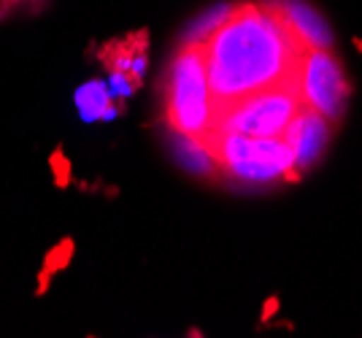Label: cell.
Listing matches in <instances>:
<instances>
[{"instance_id": "5", "label": "cell", "mask_w": 362, "mask_h": 338, "mask_svg": "<svg viewBox=\"0 0 362 338\" xmlns=\"http://www.w3.org/2000/svg\"><path fill=\"white\" fill-rule=\"evenodd\" d=\"M298 84H300L303 103L317 108L330 124L341 122V117L346 114L351 84L344 74V65L332 54V49H308L305 52Z\"/></svg>"}, {"instance_id": "4", "label": "cell", "mask_w": 362, "mask_h": 338, "mask_svg": "<svg viewBox=\"0 0 362 338\" xmlns=\"http://www.w3.org/2000/svg\"><path fill=\"white\" fill-rule=\"evenodd\" d=\"M300 84H276L262 93L243 98L238 103L219 108L214 114V130L225 133H241L255 139H276L284 136L287 124L292 122L295 111L300 108Z\"/></svg>"}, {"instance_id": "12", "label": "cell", "mask_w": 362, "mask_h": 338, "mask_svg": "<svg viewBox=\"0 0 362 338\" xmlns=\"http://www.w3.org/2000/svg\"><path fill=\"white\" fill-rule=\"evenodd\" d=\"M41 6H44V0H0V19L16 14V11H35Z\"/></svg>"}, {"instance_id": "2", "label": "cell", "mask_w": 362, "mask_h": 338, "mask_svg": "<svg viewBox=\"0 0 362 338\" xmlns=\"http://www.w3.org/2000/svg\"><path fill=\"white\" fill-rule=\"evenodd\" d=\"M203 146L216 160L219 176L227 182H238L246 187H265L273 182L298 179L295 157L284 141L276 139H255L241 133H225V130H209L203 136Z\"/></svg>"}, {"instance_id": "11", "label": "cell", "mask_w": 362, "mask_h": 338, "mask_svg": "<svg viewBox=\"0 0 362 338\" xmlns=\"http://www.w3.org/2000/svg\"><path fill=\"white\" fill-rule=\"evenodd\" d=\"M233 6L235 3H222V6H214L211 11H206L203 16H197L195 22L187 28V33H184V38L181 41H189V44H200L203 38H209L216 28H219V22L225 19L230 11H233Z\"/></svg>"}, {"instance_id": "6", "label": "cell", "mask_w": 362, "mask_h": 338, "mask_svg": "<svg viewBox=\"0 0 362 338\" xmlns=\"http://www.w3.org/2000/svg\"><path fill=\"white\" fill-rule=\"evenodd\" d=\"M100 62L106 65L111 90L119 98H130L141 87L149 65V35L146 30L130 33L100 49Z\"/></svg>"}, {"instance_id": "8", "label": "cell", "mask_w": 362, "mask_h": 338, "mask_svg": "<svg viewBox=\"0 0 362 338\" xmlns=\"http://www.w3.org/2000/svg\"><path fill=\"white\" fill-rule=\"evenodd\" d=\"M268 3L308 49H332L330 25L311 3H305V0H268Z\"/></svg>"}, {"instance_id": "1", "label": "cell", "mask_w": 362, "mask_h": 338, "mask_svg": "<svg viewBox=\"0 0 362 338\" xmlns=\"http://www.w3.org/2000/svg\"><path fill=\"white\" fill-rule=\"evenodd\" d=\"M200 49L214 114L268 87L298 81L308 52L268 0L235 3Z\"/></svg>"}, {"instance_id": "9", "label": "cell", "mask_w": 362, "mask_h": 338, "mask_svg": "<svg viewBox=\"0 0 362 338\" xmlns=\"http://www.w3.org/2000/svg\"><path fill=\"white\" fill-rule=\"evenodd\" d=\"M76 106H78V114L87 120V122H95V120H114L119 114V106H117V93L103 84V81H87L84 87L76 90Z\"/></svg>"}, {"instance_id": "7", "label": "cell", "mask_w": 362, "mask_h": 338, "mask_svg": "<svg viewBox=\"0 0 362 338\" xmlns=\"http://www.w3.org/2000/svg\"><path fill=\"white\" fill-rule=\"evenodd\" d=\"M284 141L292 149L298 173L314 168L322 160L327 144H330V122L319 114L317 108H311L308 103H300V108L292 117V122L284 130Z\"/></svg>"}, {"instance_id": "3", "label": "cell", "mask_w": 362, "mask_h": 338, "mask_svg": "<svg viewBox=\"0 0 362 338\" xmlns=\"http://www.w3.org/2000/svg\"><path fill=\"white\" fill-rule=\"evenodd\" d=\"M163 117L170 133L203 139L214 124L211 93L200 44L181 41L163 78Z\"/></svg>"}, {"instance_id": "10", "label": "cell", "mask_w": 362, "mask_h": 338, "mask_svg": "<svg viewBox=\"0 0 362 338\" xmlns=\"http://www.w3.org/2000/svg\"><path fill=\"white\" fill-rule=\"evenodd\" d=\"M170 146H173L176 160H179L187 170H192L197 176H219L216 160H214L211 152L203 146V141L189 139V136H179V133H170Z\"/></svg>"}]
</instances>
